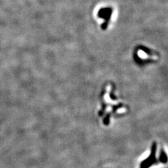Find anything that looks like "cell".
<instances>
[{"instance_id":"cell-1","label":"cell","mask_w":168,"mask_h":168,"mask_svg":"<svg viewBox=\"0 0 168 168\" xmlns=\"http://www.w3.org/2000/svg\"><path fill=\"white\" fill-rule=\"evenodd\" d=\"M112 12H113V10H112V8H110V10L109 11H108V13H107V14H106V16H105L104 17V19L105 20V21L102 23V26H101V28L103 30H105L108 27V25L110 23V18H111V14H112Z\"/></svg>"},{"instance_id":"cell-2","label":"cell","mask_w":168,"mask_h":168,"mask_svg":"<svg viewBox=\"0 0 168 168\" xmlns=\"http://www.w3.org/2000/svg\"><path fill=\"white\" fill-rule=\"evenodd\" d=\"M110 8H101L100 10H99V11L98 12V14H97V15H98V17H100V18L104 19L105 16H106V14H107V13L109 11Z\"/></svg>"}]
</instances>
